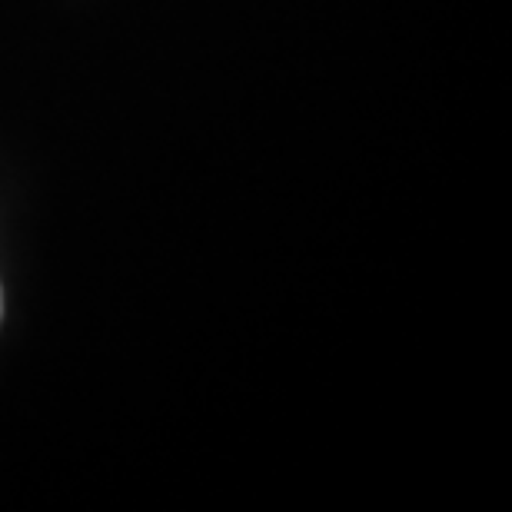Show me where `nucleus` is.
<instances>
[{
    "label": "nucleus",
    "instance_id": "1",
    "mask_svg": "<svg viewBox=\"0 0 512 512\" xmlns=\"http://www.w3.org/2000/svg\"><path fill=\"white\" fill-rule=\"evenodd\" d=\"M0 313H4V296H0Z\"/></svg>",
    "mask_w": 512,
    "mask_h": 512
}]
</instances>
